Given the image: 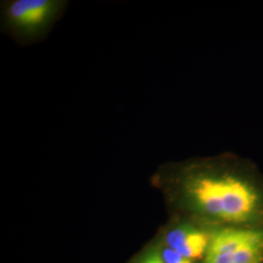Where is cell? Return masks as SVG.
Here are the masks:
<instances>
[{
  "label": "cell",
  "mask_w": 263,
  "mask_h": 263,
  "mask_svg": "<svg viewBox=\"0 0 263 263\" xmlns=\"http://www.w3.org/2000/svg\"><path fill=\"white\" fill-rule=\"evenodd\" d=\"M181 191L188 203L216 220L245 224L263 220V181L254 165L227 153L183 167Z\"/></svg>",
  "instance_id": "6da1fadb"
},
{
  "label": "cell",
  "mask_w": 263,
  "mask_h": 263,
  "mask_svg": "<svg viewBox=\"0 0 263 263\" xmlns=\"http://www.w3.org/2000/svg\"><path fill=\"white\" fill-rule=\"evenodd\" d=\"M51 0H17L10 5L8 16L13 26L25 31L43 28L56 11Z\"/></svg>",
  "instance_id": "7a4b0ae2"
},
{
  "label": "cell",
  "mask_w": 263,
  "mask_h": 263,
  "mask_svg": "<svg viewBox=\"0 0 263 263\" xmlns=\"http://www.w3.org/2000/svg\"><path fill=\"white\" fill-rule=\"evenodd\" d=\"M170 248L189 259L201 257L208 251L209 236L194 227L182 226L172 230L166 237Z\"/></svg>",
  "instance_id": "3957f363"
},
{
  "label": "cell",
  "mask_w": 263,
  "mask_h": 263,
  "mask_svg": "<svg viewBox=\"0 0 263 263\" xmlns=\"http://www.w3.org/2000/svg\"><path fill=\"white\" fill-rule=\"evenodd\" d=\"M164 263H193L191 259L181 255L173 249H167L163 254Z\"/></svg>",
  "instance_id": "277c9868"
},
{
  "label": "cell",
  "mask_w": 263,
  "mask_h": 263,
  "mask_svg": "<svg viewBox=\"0 0 263 263\" xmlns=\"http://www.w3.org/2000/svg\"><path fill=\"white\" fill-rule=\"evenodd\" d=\"M142 263H164V261L160 258L158 255L153 254V255H151L149 257H147Z\"/></svg>",
  "instance_id": "5b68a950"
}]
</instances>
